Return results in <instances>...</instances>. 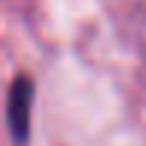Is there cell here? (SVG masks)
I'll list each match as a JSON object with an SVG mask.
<instances>
[{
  "label": "cell",
  "instance_id": "cell-1",
  "mask_svg": "<svg viewBox=\"0 0 146 146\" xmlns=\"http://www.w3.org/2000/svg\"><path fill=\"white\" fill-rule=\"evenodd\" d=\"M33 102H36V84L27 72H18L6 90V128L15 146H30Z\"/></svg>",
  "mask_w": 146,
  "mask_h": 146
}]
</instances>
